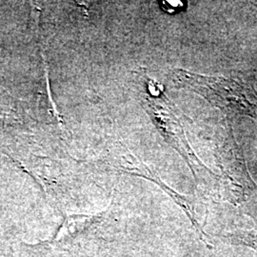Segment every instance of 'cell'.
<instances>
[{"label": "cell", "instance_id": "7a4b0ae2", "mask_svg": "<svg viewBox=\"0 0 257 257\" xmlns=\"http://www.w3.org/2000/svg\"><path fill=\"white\" fill-rule=\"evenodd\" d=\"M175 82L181 88L197 93L229 118L236 115L257 119V92L243 79L193 74L176 70Z\"/></svg>", "mask_w": 257, "mask_h": 257}, {"label": "cell", "instance_id": "5b68a950", "mask_svg": "<svg viewBox=\"0 0 257 257\" xmlns=\"http://www.w3.org/2000/svg\"><path fill=\"white\" fill-rule=\"evenodd\" d=\"M219 237L226 244L246 247L257 252V230H232L220 234Z\"/></svg>", "mask_w": 257, "mask_h": 257}, {"label": "cell", "instance_id": "6da1fadb", "mask_svg": "<svg viewBox=\"0 0 257 257\" xmlns=\"http://www.w3.org/2000/svg\"><path fill=\"white\" fill-rule=\"evenodd\" d=\"M143 80V105L152 116L162 136L181 155L193 174L195 184L204 192L218 196L219 175L201 162L190 147L185 137L183 125L177 115L175 106L163 94L161 87L146 74H142Z\"/></svg>", "mask_w": 257, "mask_h": 257}, {"label": "cell", "instance_id": "3957f363", "mask_svg": "<svg viewBox=\"0 0 257 257\" xmlns=\"http://www.w3.org/2000/svg\"><path fill=\"white\" fill-rule=\"evenodd\" d=\"M109 215H71L66 218L54 237L41 244L58 255L84 256L96 251L110 241Z\"/></svg>", "mask_w": 257, "mask_h": 257}, {"label": "cell", "instance_id": "277c9868", "mask_svg": "<svg viewBox=\"0 0 257 257\" xmlns=\"http://www.w3.org/2000/svg\"><path fill=\"white\" fill-rule=\"evenodd\" d=\"M214 156L221 171L218 197L233 205L245 202L256 191L257 185L248 173L243 153L234 139L231 122L216 133Z\"/></svg>", "mask_w": 257, "mask_h": 257}, {"label": "cell", "instance_id": "8992f818", "mask_svg": "<svg viewBox=\"0 0 257 257\" xmlns=\"http://www.w3.org/2000/svg\"><path fill=\"white\" fill-rule=\"evenodd\" d=\"M162 8L168 13L174 14L186 8V4H184L182 1H164L162 4Z\"/></svg>", "mask_w": 257, "mask_h": 257}]
</instances>
